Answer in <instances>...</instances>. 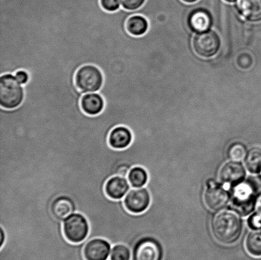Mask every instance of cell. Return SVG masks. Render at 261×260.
<instances>
[{"instance_id":"1","label":"cell","mask_w":261,"mask_h":260,"mask_svg":"<svg viewBox=\"0 0 261 260\" xmlns=\"http://www.w3.org/2000/svg\"><path fill=\"white\" fill-rule=\"evenodd\" d=\"M211 228L214 238L217 241L230 245L236 243L241 236L242 220L236 211H221L212 219Z\"/></svg>"},{"instance_id":"2","label":"cell","mask_w":261,"mask_h":260,"mask_svg":"<svg viewBox=\"0 0 261 260\" xmlns=\"http://www.w3.org/2000/svg\"><path fill=\"white\" fill-rule=\"evenodd\" d=\"M24 86L17 80L13 73H5L0 77V106L5 109L19 107L25 99Z\"/></svg>"},{"instance_id":"3","label":"cell","mask_w":261,"mask_h":260,"mask_svg":"<svg viewBox=\"0 0 261 260\" xmlns=\"http://www.w3.org/2000/svg\"><path fill=\"white\" fill-rule=\"evenodd\" d=\"M229 200L232 208L239 215H250L255 208L256 202L254 186L249 181L234 185Z\"/></svg>"},{"instance_id":"4","label":"cell","mask_w":261,"mask_h":260,"mask_svg":"<svg viewBox=\"0 0 261 260\" xmlns=\"http://www.w3.org/2000/svg\"><path fill=\"white\" fill-rule=\"evenodd\" d=\"M104 75L100 68L94 65H85L76 71L75 83L83 94L99 93L104 84Z\"/></svg>"},{"instance_id":"5","label":"cell","mask_w":261,"mask_h":260,"mask_svg":"<svg viewBox=\"0 0 261 260\" xmlns=\"http://www.w3.org/2000/svg\"><path fill=\"white\" fill-rule=\"evenodd\" d=\"M90 231V223L88 218L81 213H73L63 222L64 236L71 243H83L88 239Z\"/></svg>"},{"instance_id":"6","label":"cell","mask_w":261,"mask_h":260,"mask_svg":"<svg viewBox=\"0 0 261 260\" xmlns=\"http://www.w3.org/2000/svg\"><path fill=\"white\" fill-rule=\"evenodd\" d=\"M221 38L216 32L207 31L199 33L193 38V47L197 55L201 57H213L221 48Z\"/></svg>"},{"instance_id":"7","label":"cell","mask_w":261,"mask_h":260,"mask_svg":"<svg viewBox=\"0 0 261 260\" xmlns=\"http://www.w3.org/2000/svg\"><path fill=\"white\" fill-rule=\"evenodd\" d=\"M124 206L127 211L133 215H140L147 211L150 207L151 196L146 187L133 188L123 199Z\"/></svg>"},{"instance_id":"8","label":"cell","mask_w":261,"mask_h":260,"mask_svg":"<svg viewBox=\"0 0 261 260\" xmlns=\"http://www.w3.org/2000/svg\"><path fill=\"white\" fill-rule=\"evenodd\" d=\"M132 260H163V249L157 241L142 238L136 242L132 248Z\"/></svg>"},{"instance_id":"9","label":"cell","mask_w":261,"mask_h":260,"mask_svg":"<svg viewBox=\"0 0 261 260\" xmlns=\"http://www.w3.org/2000/svg\"><path fill=\"white\" fill-rule=\"evenodd\" d=\"M84 243L83 255L86 260H109L112 244L106 239L94 238Z\"/></svg>"},{"instance_id":"10","label":"cell","mask_w":261,"mask_h":260,"mask_svg":"<svg viewBox=\"0 0 261 260\" xmlns=\"http://www.w3.org/2000/svg\"><path fill=\"white\" fill-rule=\"evenodd\" d=\"M50 211L55 220L63 223L69 216L77 212V206L70 196L60 195L51 202Z\"/></svg>"},{"instance_id":"11","label":"cell","mask_w":261,"mask_h":260,"mask_svg":"<svg viewBox=\"0 0 261 260\" xmlns=\"http://www.w3.org/2000/svg\"><path fill=\"white\" fill-rule=\"evenodd\" d=\"M246 177V169L239 161L227 162L220 170L219 178L224 184L236 185L241 183Z\"/></svg>"},{"instance_id":"12","label":"cell","mask_w":261,"mask_h":260,"mask_svg":"<svg viewBox=\"0 0 261 260\" xmlns=\"http://www.w3.org/2000/svg\"><path fill=\"white\" fill-rule=\"evenodd\" d=\"M130 183L126 177L115 175L107 181L105 185V192L112 200H122L129 192Z\"/></svg>"},{"instance_id":"13","label":"cell","mask_w":261,"mask_h":260,"mask_svg":"<svg viewBox=\"0 0 261 260\" xmlns=\"http://www.w3.org/2000/svg\"><path fill=\"white\" fill-rule=\"evenodd\" d=\"M203 197L206 207L211 210L216 211L226 207L230 196L226 190L217 185L213 187H207Z\"/></svg>"},{"instance_id":"14","label":"cell","mask_w":261,"mask_h":260,"mask_svg":"<svg viewBox=\"0 0 261 260\" xmlns=\"http://www.w3.org/2000/svg\"><path fill=\"white\" fill-rule=\"evenodd\" d=\"M133 141V134L128 127L119 126L112 129L109 135L108 143L114 150L127 149Z\"/></svg>"},{"instance_id":"15","label":"cell","mask_w":261,"mask_h":260,"mask_svg":"<svg viewBox=\"0 0 261 260\" xmlns=\"http://www.w3.org/2000/svg\"><path fill=\"white\" fill-rule=\"evenodd\" d=\"M82 110L89 116H96L103 112L106 101L99 93L83 94L81 100Z\"/></svg>"},{"instance_id":"16","label":"cell","mask_w":261,"mask_h":260,"mask_svg":"<svg viewBox=\"0 0 261 260\" xmlns=\"http://www.w3.org/2000/svg\"><path fill=\"white\" fill-rule=\"evenodd\" d=\"M188 24L194 32L199 33L207 32L212 24L211 14L205 9L194 10L189 15Z\"/></svg>"},{"instance_id":"17","label":"cell","mask_w":261,"mask_h":260,"mask_svg":"<svg viewBox=\"0 0 261 260\" xmlns=\"http://www.w3.org/2000/svg\"><path fill=\"white\" fill-rule=\"evenodd\" d=\"M238 7L245 19L251 22L261 21V0H239Z\"/></svg>"},{"instance_id":"18","label":"cell","mask_w":261,"mask_h":260,"mask_svg":"<svg viewBox=\"0 0 261 260\" xmlns=\"http://www.w3.org/2000/svg\"><path fill=\"white\" fill-rule=\"evenodd\" d=\"M126 27L130 35L135 37H141L147 34L149 29V22L144 15L135 14L130 16L127 20Z\"/></svg>"},{"instance_id":"19","label":"cell","mask_w":261,"mask_h":260,"mask_svg":"<svg viewBox=\"0 0 261 260\" xmlns=\"http://www.w3.org/2000/svg\"><path fill=\"white\" fill-rule=\"evenodd\" d=\"M127 178L133 188H141L147 185L148 174L144 167L135 165L130 169Z\"/></svg>"},{"instance_id":"20","label":"cell","mask_w":261,"mask_h":260,"mask_svg":"<svg viewBox=\"0 0 261 260\" xmlns=\"http://www.w3.org/2000/svg\"><path fill=\"white\" fill-rule=\"evenodd\" d=\"M245 167L252 174L261 171V148L255 147L247 152L245 158Z\"/></svg>"},{"instance_id":"21","label":"cell","mask_w":261,"mask_h":260,"mask_svg":"<svg viewBox=\"0 0 261 260\" xmlns=\"http://www.w3.org/2000/svg\"><path fill=\"white\" fill-rule=\"evenodd\" d=\"M245 248L250 255L261 256V232L254 230L249 233L245 240Z\"/></svg>"},{"instance_id":"22","label":"cell","mask_w":261,"mask_h":260,"mask_svg":"<svg viewBox=\"0 0 261 260\" xmlns=\"http://www.w3.org/2000/svg\"><path fill=\"white\" fill-rule=\"evenodd\" d=\"M132 259V248L126 244L119 243L112 246L109 260H130Z\"/></svg>"},{"instance_id":"23","label":"cell","mask_w":261,"mask_h":260,"mask_svg":"<svg viewBox=\"0 0 261 260\" xmlns=\"http://www.w3.org/2000/svg\"><path fill=\"white\" fill-rule=\"evenodd\" d=\"M247 154L246 147L242 142H234L228 149V157L234 161H241L245 159Z\"/></svg>"},{"instance_id":"24","label":"cell","mask_w":261,"mask_h":260,"mask_svg":"<svg viewBox=\"0 0 261 260\" xmlns=\"http://www.w3.org/2000/svg\"><path fill=\"white\" fill-rule=\"evenodd\" d=\"M121 7L128 11H135L141 9L147 0H120Z\"/></svg>"},{"instance_id":"25","label":"cell","mask_w":261,"mask_h":260,"mask_svg":"<svg viewBox=\"0 0 261 260\" xmlns=\"http://www.w3.org/2000/svg\"><path fill=\"white\" fill-rule=\"evenodd\" d=\"M100 5L105 11L116 12L121 8L120 0H100Z\"/></svg>"},{"instance_id":"26","label":"cell","mask_w":261,"mask_h":260,"mask_svg":"<svg viewBox=\"0 0 261 260\" xmlns=\"http://www.w3.org/2000/svg\"><path fill=\"white\" fill-rule=\"evenodd\" d=\"M247 223L253 230H261V214L257 212L253 214L248 219Z\"/></svg>"},{"instance_id":"27","label":"cell","mask_w":261,"mask_h":260,"mask_svg":"<svg viewBox=\"0 0 261 260\" xmlns=\"http://www.w3.org/2000/svg\"><path fill=\"white\" fill-rule=\"evenodd\" d=\"M17 80L22 85H25L29 82L30 80V75L28 71L25 70H19L14 73Z\"/></svg>"},{"instance_id":"28","label":"cell","mask_w":261,"mask_h":260,"mask_svg":"<svg viewBox=\"0 0 261 260\" xmlns=\"http://www.w3.org/2000/svg\"><path fill=\"white\" fill-rule=\"evenodd\" d=\"M0 239H1V242H0V248H1L2 247L4 246L7 240V234L5 233L4 228L2 226L0 227Z\"/></svg>"},{"instance_id":"29","label":"cell","mask_w":261,"mask_h":260,"mask_svg":"<svg viewBox=\"0 0 261 260\" xmlns=\"http://www.w3.org/2000/svg\"><path fill=\"white\" fill-rule=\"evenodd\" d=\"M255 210L256 212L261 214V194L258 196L255 202Z\"/></svg>"},{"instance_id":"30","label":"cell","mask_w":261,"mask_h":260,"mask_svg":"<svg viewBox=\"0 0 261 260\" xmlns=\"http://www.w3.org/2000/svg\"><path fill=\"white\" fill-rule=\"evenodd\" d=\"M217 185H218V183H217L216 181L212 179L208 180V182L206 183L207 187H213Z\"/></svg>"},{"instance_id":"31","label":"cell","mask_w":261,"mask_h":260,"mask_svg":"<svg viewBox=\"0 0 261 260\" xmlns=\"http://www.w3.org/2000/svg\"><path fill=\"white\" fill-rule=\"evenodd\" d=\"M181 1L187 3V4H193V3L198 1V0H181Z\"/></svg>"},{"instance_id":"32","label":"cell","mask_w":261,"mask_h":260,"mask_svg":"<svg viewBox=\"0 0 261 260\" xmlns=\"http://www.w3.org/2000/svg\"><path fill=\"white\" fill-rule=\"evenodd\" d=\"M225 2L228 3H234L237 1V0H224Z\"/></svg>"},{"instance_id":"33","label":"cell","mask_w":261,"mask_h":260,"mask_svg":"<svg viewBox=\"0 0 261 260\" xmlns=\"http://www.w3.org/2000/svg\"><path fill=\"white\" fill-rule=\"evenodd\" d=\"M260 177H261V171H260Z\"/></svg>"}]
</instances>
